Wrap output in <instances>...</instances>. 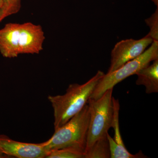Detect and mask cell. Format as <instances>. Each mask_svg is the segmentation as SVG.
<instances>
[{"instance_id": "11", "label": "cell", "mask_w": 158, "mask_h": 158, "mask_svg": "<svg viewBox=\"0 0 158 158\" xmlns=\"http://www.w3.org/2000/svg\"><path fill=\"white\" fill-rule=\"evenodd\" d=\"M111 158H145L142 152H138L136 155H133L128 151L126 148L120 147L118 145L113 138L110 136L109 133L107 134Z\"/></svg>"}, {"instance_id": "10", "label": "cell", "mask_w": 158, "mask_h": 158, "mask_svg": "<svg viewBox=\"0 0 158 158\" xmlns=\"http://www.w3.org/2000/svg\"><path fill=\"white\" fill-rule=\"evenodd\" d=\"M85 150L78 147H68L51 151L47 158H85Z\"/></svg>"}, {"instance_id": "16", "label": "cell", "mask_w": 158, "mask_h": 158, "mask_svg": "<svg viewBox=\"0 0 158 158\" xmlns=\"http://www.w3.org/2000/svg\"><path fill=\"white\" fill-rule=\"evenodd\" d=\"M152 1L154 2L156 6H157L158 7V0H152Z\"/></svg>"}, {"instance_id": "1", "label": "cell", "mask_w": 158, "mask_h": 158, "mask_svg": "<svg viewBox=\"0 0 158 158\" xmlns=\"http://www.w3.org/2000/svg\"><path fill=\"white\" fill-rule=\"evenodd\" d=\"M45 37L42 27L32 23H9L0 29V53L5 58L39 54Z\"/></svg>"}, {"instance_id": "8", "label": "cell", "mask_w": 158, "mask_h": 158, "mask_svg": "<svg viewBox=\"0 0 158 158\" xmlns=\"http://www.w3.org/2000/svg\"><path fill=\"white\" fill-rule=\"evenodd\" d=\"M138 76L136 85H143L148 94L158 92V59L152 65L142 69L136 74Z\"/></svg>"}, {"instance_id": "18", "label": "cell", "mask_w": 158, "mask_h": 158, "mask_svg": "<svg viewBox=\"0 0 158 158\" xmlns=\"http://www.w3.org/2000/svg\"><path fill=\"white\" fill-rule=\"evenodd\" d=\"M4 155H3L2 153H1L0 152V158L1 157H2V156H4Z\"/></svg>"}, {"instance_id": "3", "label": "cell", "mask_w": 158, "mask_h": 158, "mask_svg": "<svg viewBox=\"0 0 158 158\" xmlns=\"http://www.w3.org/2000/svg\"><path fill=\"white\" fill-rule=\"evenodd\" d=\"M90 120L88 104L65 124L55 131L51 138L44 142L49 152L68 147H78L85 150Z\"/></svg>"}, {"instance_id": "15", "label": "cell", "mask_w": 158, "mask_h": 158, "mask_svg": "<svg viewBox=\"0 0 158 158\" xmlns=\"http://www.w3.org/2000/svg\"><path fill=\"white\" fill-rule=\"evenodd\" d=\"M4 16H3V14L2 13V10L1 9H0V22L2 20L4 19Z\"/></svg>"}, {"instance_id": "9", "label": "cell", "mask_w": 158, "mask_h": 158, "mask_svg": "<svg viewBox=\"0 0 158 158\" xmlns=\"http://www.w3.org/2000/svg\"><path fill=\"white\" fill-rule=\"evenodd\" d=\"M85 158H110V146L107 136L96 141L92 147L85 151Z\"/></svg>"}, {"instance_id": "7", "label": "cell", "mask_w": 158, "mask_h": 158, "mask_svg": "<svg viewBox=\"0 0 158 158\" xmlns=\"http://www.w3.org/2000/svg\"><path fill=\"white\" fill-rule=\"evenodd\" d=\"M0 152L6 156L19 158H46L49 153L44 142L40 144L24 143L0 136Z\"/></svg>"}, {"instance_id": "5", "label": "cell", "mask_w": 158, "mask_h": 158, "mask_svg": "<svg viewBox=\"0 0 158 158\" xmlns=\"http://www.w3.org/2000/svg\"><path fill=\"white\" fill-rule=\"evenodd\" d=\"M157 59H158V41H153L149 48L140 56L127 62L113 72L105 74L90 98H99L108 89L113 88L115 85L127 78L136 74L139 70Z\"/></svg>"}, {"instance_id": "6", "label": "cell", "mask_w": 158, "mask_h": 158, "mask_svg": "<svg viewBox=\"0 0 158 158\" xmlns=\"http://www.w3.org/2000/svg\"><path fill=\"white\" fill-rule=\"evenodd\" d=\"M153 40L148 35L139 40H124L117 43L112 50L107 73L113 72L127 62L141 55Z\"/></svg>"}, {"instance_id": "14", "label": "cell", "mask_w": 158, "mask_h": 158, "mask_svg": "<svg viewBox=\"0 0 158 158\" xmlns=\"http://www.w3.org/2000/svg\"><path fill=\"white\" fill-rule=\"evenodd\" d=\"M149 18L145 19V23L150 29L148 35L153 41H158V9Z\"/></svg>"}, {"instance_id": "13", "label": "cell", "mask_w": 158, "mask_h": 158, "mask_svg": "<svg viewBox=\"0 0 158 158\" xmlns=\"http://www.w3.org/2000/svg\"><path fill=\"white\" fill-rule=\"evenodd\" d=\"M21 7V0H3L2 10L4 18L16 14Z\"/></svg>"}, {"instance_id": "12", "label": "cell", "mask_w": 158, "mask_h": 158, "mask_svg": "<svg viewBox=\"0 0 158 158\" xmlns=\"http://www.w3.org/2000/svg\"><path fill=\"white\" fill-rule=\"evenodd\" d=\"M113 108V117L112 127L114 131V136L113 139L116 144L120 147L125 148L123 141L122 138L119 125V111L120 105L118 99H116L113 97L112 98Z\"/></svg>"}, {"instance_id": "17", "label": "cell", "mask_w": 158, "mask_h": 158, "mask_svg": "<svg viewBox=\"0 0 158 158\" xmlns=\"http://www.w3.org/2000/svg\"><path fill=\"white\" fill-rule=\"evenodd\" d=\"M3 0H0V9L2 10V7Z\"/></svg>"}, {"instance_id": "4", "label": "cell", "mask_w": 158, "mask_h": 158, "mask_svg": "<svg viewBox=\"0 0 158 158\" xmlns=\"http://www.w3.org/2000/svg\"><path fill=\"white\" fill-rule=\"evenodd\" d=\"M113 89H108L97 99L89 98L88 100L90 120L85 152L99 139L106 136L109 129L112 127L113 117Z\"/></svg>"}, {"instance_id": "2", "label": "cell", "mask_w": 158, "mask_h": 158, "mask_svg": "<svg viewBox=\"0 0 158 158\" xmlns=\"http://www.w3.org/2000/svg\"><path fill=\"white\" fill-rule=\"evenodd\" d=\"M105 74L98 71L96 74L83 85H70L63 95L49 96L53 109L55 131L65 124L88 104V100Z\"/></svg>"}]
</instances>
